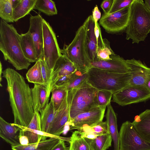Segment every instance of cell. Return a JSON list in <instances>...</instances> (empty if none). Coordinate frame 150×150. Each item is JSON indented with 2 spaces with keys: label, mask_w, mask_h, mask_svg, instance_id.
<instances>
[{
  "label": "cell",
  "mask_w": 150,
  "mask_h": 150,
  "mask_svg": "<svg viewBox=\"0 0 150 150\" xmlns=\"http://www.w3.org/2000/svg\"><path fill=\"white\" fill-rule=\"evenodd\" d=\"M72 90L73 94L69 107V122L79 114L98 106V89L91 86L87 81L78 89Z\"/></svg>",
  "instance_id": "obj_6"
},
{
  "label": "cell",
  "mask_w": 150,
  "mask_h": 150,
  "mask_svg": "<svg viewBox=\"0 0 150 150\" xmlns=\"http://www.w3.org/2000/svg\"><path fill=\"white\" fill-rule=\"evenodd\" d=\"M44 81V85L46 87L48 96L50 97L51 87L52 82L53 71L46 64L44 60H40Z\"/></svg>",
  "instance_id": "obj_32"
},
{
  "label": "cell",
  "mask_w": 150,
  "mask_h": 150,
  "mask_svg": "<svg viewBox=\"0 0 150 150\" xmlns=\"http://www.w3.org/2000/svg\"><path fill=\"white\" fill-rule=\"evenodd\" d=\"M11 0H0V17L7 23H13V13Z\"/></svg>",
  "instance_id": "obj_30"
},
{
  "label": "cell",
  "mask_w": 150,
  "mask_h": 150,
  "mask_svg": "<svg viewBox=\"0 0 150 150\" xmlns=\"http://www.w3.org/2000/svg\"><path fill=\"white\" fill-rule=\"evenodd\" d=\"M20 35L13 25L1 19L0 50L4 60L7 61L18 70L27 69L30 64L22 50Z\"/></svg>",
  "instance_id": "obj_2"
},
{
  "label": "cell",
  "mask_w": 150,
  "mask_h": 150,
  "mask_svg": "<svg viewBox=\"0 0 150 150\" xmlns=\"http://www.w3.org/2000/svg\"><path fill=\"white\" fill-rule=\"evenodd\" d=\"M80 131L91 132L97 136L108 133L106 122L101 121L90 126H85L78 130Z\"/></svg>",
  "instance_id": "obj_34"
},
{
  "label": "cell",
  "mask_w": 150,
  "mask_h": 150,
  "mask_svg": "<svg viewBox=\"0 0 150 150\" xmlns=\"http://www.w3.org/2000/svg\"><path fill=\"white\" fill-rule=\"evenodd\" d=\"M92 16L95 23H98V21L100 20L101 16V12L97 5H96L93 9Z\"/></svg>",
  "instance_id": "obj_41"
},
{
  "label": "cell",
  "mask_w": 150,
  "mask_h": 150,
  "mask_svg": "<svg viewBox=\"0 0 150 150\" xmlns=\"http://www.w3.org/2000/svg\"><path fill=\"white\" fill-rule=\"evenodd\" d=\"M72 94V91H67L64 101L59 108L56 111L48 133L59 137L64 132L65 125L70 121L69 107Z\"/></svg>",
  "instance_id": "obj_11"
},
{
  "label": "cell",
  "mask_w": 150,
  "mask_h": 150,
  "mask_svg": "<svg viewBox=\"0 0 150 150\" xmlns=\"http://www.w3.org/2000/svg\"><path fill=\"white\" fill-rule=\"evenodd\" d=\"M77 70L74 64L66 56L62 54L56 62L53 70L52 83L59 77L72 74Z\"/></svg>",
  "instance_id": "obj_21"
},
{
  "label": "cell",
  "mask_w": 150,
  "mask_h": 150,
  "mask_svg": "<svg viewBox=\"0 0 150 150\" xmlns=\"http://www.w3.org/2000/svg\"><path fill=\"white\" fill-rule=\"evenodd\" d=\"M19 137L21 145H25L29 144L28 139L26 136L19 133Z\"/></svg>",
  "instance_id": "obj_43"
},
{
  "label": "cell",
  "mask_w": 150,
  "mask_h": 150,
  "mask_svg": "<svg viewBox=\"0 0 150 150\" xmlns=\"http://www.w3.org/2000/svg\"><path fill=\"white\" fill-rule=\"evenodd\" d=\"M132 74L130 85L144 86L145 83L150 72V68L140 60L134 58L126 60Z\"/></svg>",
  "instance_id": "obj_15"
},
{
  "label": "cell",
  "mask_w": 150,
  "mask_h": 150,
  "mask_svg": "<svg viewBox=\"0 0 150 150\" xmlns=\"http://www.w3.org/2000/svg\"><path fill=\"white\" fill-rule=\"evenodd\" d=\"M2 65L1 62H0V86L1 87H2V85L1 84V82L2 81V78L1 74H2Z\"/></svg>",
  "instance_id": "obj_45"
},
{
  "label": "cell",
  "mask_w": 150,
  "mask_h": 150,
  "mask_svg": "<svg viewBox=\"0 0 150 150\" xmlns=\"http://www.w3.org/2000/svg\"><path fill=\"white\" fill-rule=\"evenodd\" d=\"M85 72L77 70L72 74L59 77L52 83L51 91L52 89L55 87L64 86L67 85L77 77Z\"/></svg>",
  "instance_id": "obj_35"
},
{
  "label": "cell",
  "mask_w": 150,
  "mask_h": 150,
  "mask_svg": "<svg viewBox=\"0 0 150 150\" xmlns=\"http://www.w3.org/2000/svg\"><path fill=\"white\" fill-rule=\"evenodd\" d=\"M130 5L110 14H103L99 23L108 33L118 34L126 30L130 16Z\"/></svg>",
  "instance_id": "obj_9"
},
{
  "label": "cell",
  "mask_w": 150,
  "mask_h": 150,
  "mask_svg": "<svg viewBox=\"0 0 150 150\" xmlns=\"http://www.w3.org/2000/svg\"><path fill=\"white\" fill-rule=\"evenodd\" d=\"M132 123L141 136L150 142V110L136 116Z\"/></svg>",
  "instance_id": "obj_19"
},
{
  "label": "cell",
  "mask_w": 150,
  "mask_h": 150,
  "mask_svg": "<svg viewBox=\"0 0 150 150\" xmlns=\"http://www.w3.org/2000/svg\"><path fill=\"white\" fill-rule=\"evenodd\" d=\"M88 77L87 71L77 77L67 85L61 86L67 91L78 89L87 81Z\"/></svg>",
  "instance_id": "obj_36"
},
{
  "label": "cell",
  "mask_w": 150,
  "mask_h": 150,
  "mask_svg": "<svg viewBox=\"0 0 150 150\" xmlns=\"http://www.w3.org/2000/svg\"><path fill=\"white\" fill-rule=\"evenodd\" d=\"M20 40L22 50L25 58L30 63L36 62L38 60L35 49L29 32L21 34Z\"/></svg>",
  "instance_id": "obj_22"
},
{
  "label": "cell",
  "mask_w": 150,
  "mask_h": 150,
  "mask_svg": "<svg viewBox=\"0 0 150 150\" xmlns=\"http://www.w3.org/2000/svg\"><path fill=\"white\" fill-rule=\"evenodd\" d=\"M65 141L61 139L52 150H69L65 143Z\"/></svg>",
  "instance_id": "obj_42"
},
{
  "label": "cell",
  "mask_w": 150,
  "mask_h": 150,
  "mask_svg": "<svg viewBox=\"0 0 150 150\" xmlns=\"http://www.w3.org/2000/svg\"><path fill=\"white\" fill-rule=\"evenodd\" d=\"M84 138L92 150H106L111 146L112 139L108 133L98 135L93 139Z\"/></svg>",
  "instance_id": "obj_25"
},
{
  "label": "cell",
  "mask_w": 150,
  "mask_h": 150,
  "mask_svg": "<svg viewBox=\"0 0 150 150\" xmlns=\"http://www.w3.org/2000/svg\"><path fill=\"white\" fill-rule=\"evenodd\" d=\"M21 128L14 123H9L0 117V136L11 146L20 145L19 135Z\"/></svg>",
  "instance_id": "obj_17"
},
{
  "label": "cell",
  "mask_w": 150,
  "mask_h": 150,
  "mask_svg": "<svg viewBox=\"0 0 150 150\" xmlns=\"http://www.w3.org/2000/svg\"><path fill=\"white\" fill-rule=\"evenodd\" d=\"M144 86L150 91V72L146 80Z\"/></svg>",
  "instance_id": "obj_44"
},
{
  "label": "cell",
  "mask_w": 150,
  "mask_h": 150,
  "mask_svg": "<svg viewBox=\"0 0 150 150\" xmlns=\"http://www.w3.org/2000/svg\"><path fill=\"white\" fill-rule=\"evenodd\" d=\"M150 32V11L142 0H133L130 5L126 39L132 43L144 41Z\"/></svg>",
  "instance_id": "obj_3"
},
{
  "label": "cell",
  "mask_w": 150,
  "mask_h": 150,
  "mask_svg": "<svg viewBox=\"0 0 150 150\" xmlns=\"http://www.w3.org/2000/svg\"><path fill=\"white\" fill-rule=\"evenodd\" d=\"M87 83L98 90L110 91L112 94L129 85L132 77L130 72L117 73L91 67L88 70Z\"/></svg>",
  "instance_id": "obj_4"
},
{
  "label": "cell",
  "mask_w": 150,
  "mask_h": 150,
  "mask_svg": "<svg viewBox=\"0 0 150 150\" xmlns=\"http://www.w3.org/2000/svg\"><path fill=\"white\" fill-rule=\"evenodd\" d=\"M37 0H20L18 4L13 8L14 22L17 21L28 15L33 9Z\"/></svg>",
  "instance_id": "obj_24"
},
{
  "label": "cell",
  "mask_w": 150,
  "mask_h": 150,
  "mask_svg": "<svg viewBox=\"0 0 150 150\" xmlns=\"http://www.w3.org/2000/svg\"><path fill=\"white\" fill-rule=\"evenodd\" d=\"M144 3L146 6L150 11V0H145Z\"/></svg>",
  "instance_id": "obj_47"
},
{
  "label": "cell",
  "mask_w": 150,
  "mask_h": 150,
  "mask_svg": "<svg viewBox=\"0 0 150 150\" xmlns=\"http://www.w3.org/2000/svg\"><path fill=\"white\" fill-rule=\"evenodd\" d=\"M43 19L39 14L31 16L29 19L30 26L28 31L31 35L34 44L38 61L44 59Z\"/></svg>",
  "instance_id": "obj_13"
},
{
  "label": "cell",
  "mask_w": 150,
  "mask_h": 150,
  "mask_svg": "<svg viewBox=\"0 0 150 150\" xmlns=\"http://www.w3.org/2000/svg\"><path fill=\"white\" fill-rule=\"evenodd\" d=\"M106 115L108 132L110 135L114 144V150H119V134L118 132L117 118L110 103L107 106Z\"/></svg>",
  "instance_id": "obj_20"
},
{
  "label": "cell",
  "mask_w": 150,
  "mask_h": 150,
  "mask_svg": "<svg viewBox=\"0 0 150 150\" xmlns=\"http://www.w3.org/2000/svg\"><path fill=\"white\" fill-rule=\"evenodd\" d=\"M113 0H105L101 3L100 6L102 9L103 14H106L108 13L112 6Z\"/></svg>",
  "instance_id": "obj_40"
},
{
  "label": "cell",
  "mask_w": 150,
  "mask_h": 150,
  "mask_svg": "<svg viewBox=\"0 0 150 150\" xmlns=\"http://www.w3.org/2000/svg\"><path fill=\"white\" fill-rule=\"evenodd\" d=\"M113 101L123 106L150 99V91L144 86L130 85L113 94Z\"/></svg>",
  "instance_id": "obj_10"
},
{
  "label": "cell",
  "mask_w": 150,
  "mask_h": 150,
  "mask_svg": "<svg viewBox=\"0 0 150 150\" xmlns=\"http://www.w3.org/2000/svg\"><path fill=\"white\" fill-rule=\"evenodd\" d=\"M20 0H11L13 8H14L19 3Z\"/></svg>",
  "instance_id": "obj_46"
},
{
  "label": "cell",
  "mask_w": 150,
  "mask_h": 150,
  "mask_svg": "<svg viewBox=\"0 0 150 150\" xmlns=\"http://www.w3.org/2000/svg\"><path fill=\"white\" fill-rule=\"evenodd\" d=\"M113 94L110 91L104 90H98L97 100L98 106L107 107L110 103Z\"/></svg>",
  "instance_id": "obj_37"
},
{
  "label": "cell",
  "mask_w": 150,
  "mask_h": 150,
  "mask_svg": "<svg viewBox=\"0 0 150 150\" xmlns=\"http://www.w3.org/2000/svg\"><path fill=\"white\" fill-rule=\"evenodd\" d=\"M43 49L44 60L53 71L57 59L62 55L55 33L49 23L43 18Z\"/></svg>",
  "instance_id": "obj_8"
},
{
  "label": "cell",
  "mask_w": 150,
  "mask_h": 150,
  "mask_svg": "<svg viewBox=\"0 0 150 150\" xmlns=\"http://www.w3.org/2000/svg\"><path fill=\"white\" fill-rule=\"evenodd\" d=\"M103 46L101 47L98 48L97 49V60L105 61L111 59L110 56L115 54L110 47L109 41L106 38L103 39Z\"/></svg>",
  "instance_id": "obj_33"
},
{
  "label": "cell",
  "mask_w": 150,
  "mask_h": 150,
  "mask_svg": "<svg viewBox=\"0 0 150 150\" xmlns=\"http://www.w3.org/2000/svg\"><path fill=\"white\" fill-rule=\"evenodd\" d=\"M119 134V150H150V142L141 136L132 122L123 123Z\"/></svg>",
  "instance_id": "obj_7"
},
{
  "label": "cell",
  "mask_w": 150,
  "mask_h": 150,
  "mask_svg": "<svg viewBox=\"0 0 150 150\" xmlns=\"http://www.w3.org/2000/svg\"><path fill=\"white\" fill-rule=\"evenodd\" d=\"M106 107L98 106L81 113L69 122V129L79 130L85 126H90L102 121Z\"/></svg>",
  "instance_id": "obj_12"
},
{
  "label": "cell",
  "mask_w": 150,
  "mask_h": 150,
  "mask_svg": "<svg viewBox=\"0 0 150 150\" xmlns=\"http://www.w3.org/2000/svg\"><path fill=\"white\" fill-rule=\"evenodd\" d=\"M108 60L91 61V68L94 67L109 72L125 73L129 72L130 69L126 60L115 54Z\"/></svg>",
  "instance_id": "obj_14"
},
{
  "label": "cell",
  "mask_w": 150,
  "mask_h": 150,
  "mask_svg": "<svg viewBox=\"0 0 150 150\" xmlns=\"http://www.w3.org/2000/svg\"><path fill=\"white\" fill-rule=\"evenodd\" d=\"M61 139L56 138H49L38 143L11 146V149L12 150H52Z\"/></svg>",
  "instance_id": "obj_23"
},
{
  "label": "cell",
  "mask_w": 150,
  "mask_h": 150,
  "mask_svg": "<svg viewBox=\"0 0 150 150\" xmlns=\"http://www.w3.org/2000/svg\"><path fill=\"white\" fill-rule=\"evenodd\" d=\"M133 1V0H113L111 7L107 14L113 13L130 6Z\"/></svg>",
  "instance_id": "obj_38"
},
{
  "label": "cell",
  "mask_w": 150,
  "mask_h": 150,
  "mask_svg": "<svg viewBox=\"0 0 150 150\" xmlns=\"http://www.w3.org/2000/svg\"><path fill=\"white\" fill-rule=\"evenodd\" d=\"M31 92L34 111L41 112L49 103L47 90L44 85L35 84Z\"/></svg>",
  "instance_id": "obj_18"
},
{
  "label": "cell",
  "mask_w": 150,
  "mask_h": 150,
  "mask_svg": "<svg viewBox=\"0 0 150 150\" xmlns=\"http://www.w3.org/2000/svg\"><path fill=\"white\" fill-rule=\"evenodd\" d=\"M34 9L48 16L57 14L55 3L51 0H37Z\"/></svg>",
  "instance_id": "obj_29"
},
{
  "label": "cell",
  "mask_w": 150,
  "mask_h": 150,
  "mask_svg": "<svg viewBox=\"0 0 150 150\" xmlns=\"http://www.w3.org/2000/svg\"><path fill=\"white\" fill-rule=\"evenodd\" d=\"M28 81L34 84L44 85V81L40 60L37 61L30 68L26 74Z\"/></svg>",
  "instance_id": "obj_28"
},
{
  "label": "cell",
  "mask_w": 150,
  "mask_h": 150,
  "mask_svg": "<svg viewBox=\"0 0 150 150\" xmlns=\"http://www.w3.org/2000/svg\"><path fill=\"white\" fill-rule=\"evenodd\" d=\"M62 54L66 56L76 67L77 69L85 72L91 68L90 59L86 42V33L83 24L78 29L71 42L65 45L61 49Z\"/></svg>",
  "instance_id": "obj_5"
},
{
  "label": "cell",
  "mask_w": 150,
  "mask_h": 150,
  "mask_svg": "<svg viewBox=\"0 0 150 150\" xmlns=\"http://www.w3.org/2000/svg\"><path fill=\"white\" fill-rule=\"evenodd\" d=\"M7 83L9 100L14 116V123L27 127L34 114L31 88L24 77L10 68L3 71Z\"/></svg>",
  "instance_id": "obj_1"
},
{
  "label": "cell",
  "mask_w": 150,
  "mask_h": 150,
  "mask_svg": "<svg viewBox=\"0 0 150 150\" xmlns=\"http://www.w3.org/2000/svg\"><path fill=\"white\" fill-rule=\"evenodd\" d=\"M69 142V150H92L78 130L73 132Z\"/></svg>",
  "instance_id": "obj_27"
},
{
  "label": "cell",
  "mask_w": 150,
  "mask_h": 150,
  "mask_svg": "<svg viewBox=\"0 0 150 150\" xmlns=\"http://www.w3.org/2000/svg\"><path fill=\"white\" fill-rule=\"evenodd\" d=\"M83 24L85 29L86 42L90 59L91 61H96L98 42L94 31L95 22L92 15L88 16Z\"/></svg>",
  "instance_id": "obj_16"
},
{
  "label": "cell",
  "mask_w": 150,
  "mask_h": 150,
  "mask_svg": "<svg viewBox=\"0 0 150 150\" xmlns=\"http://www.w3.org/2000/svg\"><path fill=\"white\" fill-rule=\"evenodd\" d=\"M26 127L33 130L41 131L40 115L39 112H34L31 121Z\"/></svg>",
  "instance_id": "obj_39"
},
{
  "label": "cell",
  "mask_w": 150,
  "mask_h": 150,
  "mask_svg": "<svg viewBox=\"0 0 150 150\" xmlns=\"http://www.w3.org/2000/svg\"><path fill=\"white\" fill-rule=\"evenodd\" d=\"M55 111L53 101L51 99L45 108L41 112V131L48 133L50 126L54 118Z\"/></svg>",
  "instance_id": "obj_26"
},
{
  "label": "cell",
  "mask_w": 150,
  "mask_h": 150,
  "mask_svg": "<svg viewBox=\"0 0 150 150\" xmlns=\"http://www.w3.org/2000/svg\"><path fill=\"white\" fill-rule=\"evenodd\" d=\"M52 95L51 98L53 101L55 112L61 106L66 96L67 91L62 86L55 87L51 90Z\"/></svg>",
  "instance_id": "obj_31"
}]
</instances>
